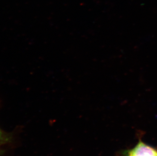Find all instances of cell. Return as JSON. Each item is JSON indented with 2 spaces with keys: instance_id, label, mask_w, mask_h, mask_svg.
<instances>
[{
  "instance_id": "2",
  "label": "cell",
  "mask_w": 157,
  "mask_h": 156,
  "mask_svg": "<svg viewBox=\"0 0 157 156\" xmlns=\"http://www.w3.org/2000/svg\"><path fill=\"white\" fill-rule=\"evenodd\" d=\"M9 139V137L7 134H6L4 131L0 129V145L4 144L7 143Z\"/></svg>"
},
{
  "instance_id": "1",
  "label": "cell",
  "mask_w": 157,
  "mask_h": 156,
  "mask_svg": "<svg viewBox=\"0 0 157 156\" xmlns=\"http://www.w3.org/2000/svg\"><path fill=\"white\" fill-rule=\"evenodd\" d=\"M129 156H157V151L144 143H140L130 153Z\"/></svg>"
}]
</instances>
